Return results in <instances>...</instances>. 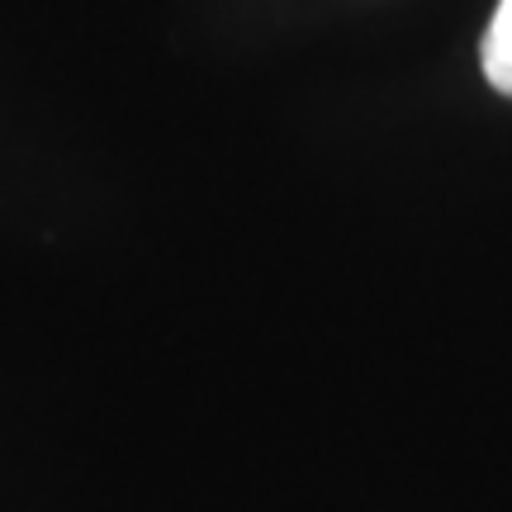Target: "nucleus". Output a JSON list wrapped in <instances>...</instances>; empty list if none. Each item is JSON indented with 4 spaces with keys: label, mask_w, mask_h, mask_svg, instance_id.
<instances>
[{
    "label": "nucleus",
    "mask_w": 512,
    "mask_h": 512,
    "mask_svg": "<svg viewBox=\"0 0 512 512\" xmlns=\"http://www.w3.org/2000/svg\"><path fill=\"white\" fill-rule=\"evenodd\" d=\"M484 76L489 86L512 95V0H498L489 38H484Z\"/></svg>",
    "instance_id": "nucleus-1"
}]
</instances>
